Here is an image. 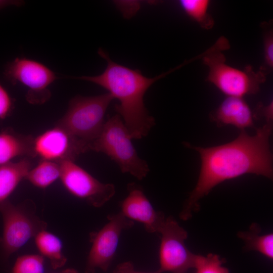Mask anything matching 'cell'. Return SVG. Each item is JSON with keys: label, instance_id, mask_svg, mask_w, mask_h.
<instances>
[{"label": "cell", "instance_id": "4fadbf2b", "mask_svg": "<svg viewBox=\"0 0 273 273\" xmlns=\"http://www.w3.org/2000/svg\"><path fill=\"white\" fill-rule=\"evenodd\" d=\"M210 117L218 125H232L241 131L254 124V114L242 98L227 97Z\"/></svg>", "mask_w": 273, "mask_h": 273}, {"label": "cell", "instance_id": "30bf717a", "mask_svg": "<svg viewBox=\"0 0 273 273\" xmlns=\"http://www.w3.org/2000/svg\"><path fill=\"white\" fill-rule=\"evenodd\" d=\"M107 219V223L101 230L90 235L92 246L85 273H95L97 269L106 271L116 253L122 232L134 225L133 221L120 212L109 215Z\"/></svg>", "mask_w": 273, "mask_h": 273}, {"label": "cell", "instance_id": "3957f363", "mask_svg": "<svg viewBox=\"0 0 273 273\" xmlns=\"http://www.w3.org/2000/svg\"><path fill=\"white\" fill-rule=\"evenodd\" d=\"M229 48L227 39L221 37L206 50L202 60L209 69L207 80L227 97L243 98L257 93L265 75L251 67L240 69L228 65L222 51Z\"/></svg>", "mask_w": 273, "mask_h": 273}, {"label": "cell", "instance_id": "6da1fadb", "mask_svg": "<svg viewBox=\"0 0 273 273\" xmlns=\"http://www.w3.org/2000/svg\"><path fill=\"white\" fill-rule=\"evenodd\" d=\"M272 121H266L255 134L241 130L232 141L211 147H192L199 153L201 169L197 183L179 214L186 220L199 210V201L225 180L246 174L272 178V156L269 138Z\"/></svg>", "mask_w": 273, "mask_h": 273}, {"label": "cell", "instance_id": "603a6c76", "mask_svg": "<svg viewBox=\"0 0 273 273\" xmlns=\"http://www.w3.org/2000/svg\"><path fill=\"white\" fill-rule=\"evenodd\" d=\"M14 100L0 82V120H4L12 113Z\"/></svg>", "mask_w": 273, "mask_h": 273}, {"label": "cell", "instance_id": "4316f807", "mask_svg": "<svg viewBox=\"0 0 273 273\" xmlns=\"http://www.w3.org/2000/svg\"><path fill=\"white\" fill-rule=\"evenodd\" d=\"M56 273H79L77 270L74 268H67L63 270Z\"/></svg>", "mask_w": 273, "mask_h": 273}, {"label": "cell", "instance_id": "7402d4cb", "mask_svg": "<svg viewBox=\"0 0 273 273\" xmlns=\"http://www.w3.org/2000/svg\"><path fill=\"white\" fill-rule=\"evenodd\" d=\"M263 64L261 71L266 75L273 67V33L270 23L263 24Z\"/></svg>", "mask_w": 273, "mask_h": 273}, {"label": "cell", "instance_id": "44dd1931", "mask_svg": "<svg viewBox=\"0 0 273 273\" xmlns=\"http://www.w3.org/2000/svg\"><path fill=\"white\" fill-rule=\"evenodd\" d=\"M44 262L40 255H22L17 258L11 273H44Z\"/></svg>", "mask_w": 273, "mask_h": 273}, {"label": "cell", "instance_id": "d4e9b609", "mask_svg": "<svg viewBox=\"0 0 273 273\" xmlns=\"http://www.w3.org/2000/svg\"><path fill=\"white\" fill-rule=\"evenodd\" d=\"M258 111L263 116L266 121H272V102H270L267 106H259Z\"/></svg>", "mask_w": 273, "mask_h": 273}, {"label": "cell", "instance_id": "8fae6325", "mask_svg": "<svg viewBox=\"0 0 273 273\" xmlns=\"http://www.w3.org/2000/svg\"><path fill=\"white\" fill-rule=\"evenodd\" d=\"M87 151H89L87 143L56 125L33 138L31 145V157L57 163L74 161L80 154Z\"/></svg>", "mask_w": 273, "mask_h": 273}, {"label": "cell", "instance_id": "cb8c5ba5", "mask_svg": "<svg viewBox=\"0 0 273 273\" xmlns=\"http://www.w3.org/2000/svg\"><path fill=\"white\" fill-rule=\"evenodd\" d=\"M113 273H158L155 272H143L136 270L130 262H124L119 264L114 269Z\"/></svg>", "mask_w": 273, "mask_h": 273}, {"label": "cell", "instance_id": "484cf974", "mask_svg": "<svg viewBox=\"0 0 273 273\" xmlns=\"http://www.w3.org/2000/svg\"><path fill=\"white\" fill-rule=\"evenodd\" d=\"M23 4V2L19 1H0V10L3 9L11 6H21Z\"/></svg>", "mask_w": 273, "mask_h": 273}, {"label": "cell", "instance_id": "7a4b0ae2", "mask_svg": "<svg viewBox=\"0 0 273 273\" xmlns=\"http://www.w3.org/2000/svg\"><path fill=\"white\" fill-rule=\"evenodd\" d=\"M100 56L107 62L105 70L96 76L73 78L95 83L108 91L119 101L115 109L122 118L132 139L146 136L155 124L145 107L144 98L148 88L156 81L187 64L186 62L153 78L144 76L139 70L132 69L112 60L102 49Z\"/></svg>", "mask_w": 273, "mask_h": 273}, {"label": "cell", "instance_id": "5b68a950", "mask_svg": "<svg viewBox=\"0 0 273 273\" xmlns=\"http://www.w3.org/2000/svg\"><path fill=\"white\" fill-rule=\"evenodd\" d=\"M113 99L108 93L94 96H76L70 100L67 111L56 125L88 146L102 132L106 111Z\"/></svg>", "mask_w": 273, "mask_h": 273}, {"label": "cell", "instance_id": "ffe728a7", "mask_svg": "<svg viewBox=\"0 0 273 273\" xmlns=\"http://www.w3.org/2000/svg\"><path fill=\"white\" fill-rule=\"evenodd\" d=\"M223 259L216 254L209 253L206 256L194 255L193 268L196 273H230L223 265Z\"/></svg>", "mask_w": 273, "mask_h": 273}, {"label": "cell", "instance_id": "d6986e66", "mask_svg": "<svg viewBox=\"0 0 273 273\" xmlns=\"http://www.w3.org/2000/svg\"><path fill=\"white\" fill-rule=\"evenodd\" d=\"M209 3L208 0H181L179 2L185 13L206 29H211L214 25L213 19L208 12Z\"/></svg>", "mask_w": 273, "mask_h": 273}, {"label": "cell", "instance_id": "e0dca14e", "mask_svg": "<svg viewBox=\"0 0 273 273\" xmlns=\"http://www.w3.org/2000/svg\"><path fill=\"white\" fill-rule=\"evenodd\" d=\"M60 176L59 163L41 160L37 165L30 169L25 179L37 188L46 189L60 178Z\"/></svg>", "mask_w": 273, "mask_h": 273}, {"label": "cell", "instance_id": "7c38bea8", "mask_svg": "<svg viewBox=\"0 0 273 273\" xmlns=\"http://www.w3.org/2000/svg\"><path fill=\"white\" fill-rule=\"evenodd\" d=\"M128 195L121 203L120 212L132 221L142 223L151 233H158L166 218L155 210L142 189L132 183L127 185Z\"/></svg>", "mask_w": 273, "mask_h": 273}, {"label": "cell", "instance_id": "ba28073f", "mask_svg": "<svg viewBox=\"0 0 273 273\" xmlns=\"http://www.w3.org/2000/svg\"><path fill=\"white\" fill-rule=\"evenodd\" d=\"M158 233L161 234L158 273H187L193 268L194 254L187 248V231L172 217L166 218Z\"/></svg>", "mask_w": 273, "mask_h": 273}, {"label": "cell", "instance_id": "9a60e30c", "mask_svg": "<svg viewBox=\"0 0 273 273\" xmlns=\"http://www.w3.org/2000/svg\"><path fill=\"white\" fill-rule=\"evenodd\" d=\"M27 157L0 166V203L7 200L32 168Z\"/></svg>", "mask_w": 273, "mask_h": 273}, {"label": "cell", "instance_id": "277c9868", "mask_svg": "<svg viewBox=\"0 0 273 273\" xmlns=\"http://www.w3.org/2000/svg\"><path fill=\"white\" fill-rule=\"evenodd\" d=\"M132 139L121 117L116 114L106 121L100 134L88 144V151L105 154L122 173L142 180L150 169L147 162L138 155Z\"/></svg>", "mask_w": 273, "mask_h": 273}, {"label": "cell", "instance_id": "8992f818", "mask_svg": "<svg viewBox=\"0 0 273 273\" xmlns=\"http://www.w3.org/2000/svg\"><path fill=\"white\" fill-rule=\"evenodd\" d=\"M0 213L3 220L0 247L6 259L47 227L36 215L34 203L30 200L18 205L6 200L0 203Z\"/></svg>", "mask_w": 273, "mask_h": 273}, {"label": "cell", "instance_id": "5bb4252c", "mask_svg": "<svg viewBox=\"0 0 273 273\" xmlns=\"http://www.w3.org/2000/svg\"><path fill=\"white\" fill-rule=\"evenodd\" d=\"M33 137L22 135L8 128L0 131V166L19 157H31Z\"/></svg>", "mask_w": 273, "mask_h": 273}, {"label": "cell", "instance_id": "9c48e42d", "mask_svg": "<svg viewBox=\"0 0 273 273\" xmlns=\"http://www.w3.org/2000/svg\"><path fill=\"white\" fill-rule=\"evenodd\" d=\"M60 179L66 190L95 207H101L115 194L112 184L103 183L72 160L59 162Z\"/></svg>", "mask_w": 273, "mask_h": 273}, {"label": "cell", "instance_id": "2e32d148", "mask_svg": "<svg viewBox=\"0 0 273 273\" xmlns=\"http://www.w3.org/2000/svg\"><path fill=\"white\" fill-rule=\"evenodd\" d=\"M34 240L40 255L49 260L53 268L56 269L65 264L67 259L63 253L62 243L57 236L44 230L36 235Z\"/></svg>", "mask_w": 273, "mask_h": 273}, {"label": "cell", "instance_id": "52a82bcc", "mask_svg": "<svg viewBox=\"0 0 273 273\" xmlns=\"http://www.w3.org/2000/svg\"><path fill=\"white\" fill-rule=\"evenodd\" d=\"M4 75L13 85L19 83L27 87L26 99L33 104H42L50 99L49 87L58 78L55 73L44 64L22 57L8 63Z\"/></svg>", "mask_w": 273, "mask_h": 273}, {"label": "cell", "instance_id": "ac0fdd59", "mask_svg": "<svg viewBox=\"0 0 273 273\" xmlns=\"http://www.w3.org/2000/svg\"><path fill=\"white\" fill-rule=\"evenodd\" d=\"M260 226L253 223L248 231L240 232L239 237L245 243L247 250L256 251L267 258H273V235L272 233L261 235Z\"/></svg>", "mask_w": 273, "mask_h": 273}]
</instances>
